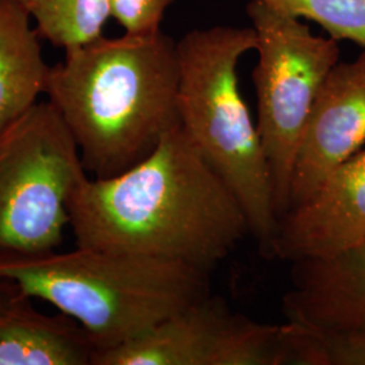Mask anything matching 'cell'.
Returning a JSON list of instances; mask_svg holds the SVG:
<instances>
[{
  "label": "cell",
  "instance_id": "1",
  "mask_svg": "<svg viewBox=\"0 0 365 365\" xmlns=\"http://www.w3.org/2000/svg\"><path fill=\"white\" fill-rule=\"evenodd\" d=\"M69 227L76 247L182 261L209 272L250 235L242 205L180 123L134 167L78 182Z\"/></svg>",
  "mask_w": 365,
  "mask_h": 365
},
{
  "label": "cell",
  "instance_id": "2",
  "mask_svg": "<svg viewBox=\"0 0 365 365\" xmlns=\"http://www.w3.org/2000/svg\"><path fill=\"white\" fill-rule=\"evenodd\" d=\"M178 45L163 30L102 36L52 66L48 101L66 122L88 176L108 179L149 156L178 111Z\"/></svg>",
  "mask_w": 365,
  "mask_h": 365
},
{
  "label": "cell",
  "instance_id": "3",
  "mask_svg": "<svg viewBox=\"0 0 365 365\" xmlns=\"http://www.w3.org/2000/svg\"><path fill=\"white\" fill-rule=\"evenodd\" d=\"M209 271L103 249L0 261V276L75 319L95 352L122 345L211 294Z\"/></svg>",
  "mask_w": 365,
  "mask_h": 365
},
{
  "label": "cell",
  "instance_id": "4",
  "mask_svg": "<svg viewBox=\"0 0 365 365\" xmlns=\"http://www.w3.org/2000/svg\"><path fill=\"white\" fill-rule=\"evenodd\" d=\"M253 27L212 26L176 42L178 111L182 129L232 188L261 255L272 259L277 229L274 190L256 123L240 86V60L256 49Z\"/></svg>",
  "mask_w": 365,
  "mask_h": 365
},
{
  "label": "cell",
  "instance_id": "5",
  "mask_svg": "<svg viewBox=\"0 0 365 365\" xmlns=\"http://www.w3.org/2000/svg\"><path fill=\"white\" fill-rule=\"evenodd\" d=\"M84 170L57 108L38 102L0 135V261L54 252Z\"/></svg>",
  "mask_w": 365,
  "mask_h": 365
},
{
  "label": "cell",
  "instance_id": "6",
  "mask_svg": "<svg viewBox=\"0 0 365 365\" xmlns=\"http://www.w3.org/2000/svg\"><path fill=\"white\" fill-rule=\"evenodd\" d=\"M247 15L256 30V128L268 164L277 220L288 210L289 185L300 140L315 98L339 61V42L314 36L309 25L260 0Z\"/></svg>",
  "mask_w": 365,
  "mask_h": 365
},
{
  "label": "cell",
  "instance_id": "7",
  "mask_svg": "<svg viewBox=\"0 0 365 365\" xmlns=\"http://www.w3.org/2000/svg\"><path fill=\"white\" fill-rule=\"evenodd\" d=\"M256 321L210 294L143 334L98 351L91 365H248Z\"/></svg>",
  "mask_w": 365,
  "mask_h": 365
},
{
  "label": "cell",
  "instance_id": "8",
  "mask_svg": "<svg viewBox=\"0 0 365 365\" xmlns=\"http://www.w3.org/2000/svg\"><path fill=\"white\" fill-rule=\"evenodd\" d=\"M364 146L363 51L353 61L333 66L315 98L294 164L288 210L307 200L333 170Z\"/></svg>",
  "mask_w": 365,
  "mask_h": 365
},
{
  "label": "cell",
  "instance_id": "9",
  "mask_svg": "<svg viewBox=\"0 0 365 365\" xmlns=\"http://www.w3.org/2000/svg\"><path fill=\"white\" fill-rule=\"evenodd\" d=\"M365 245V146L277 222L272 259H330Z\"/></svg>",
  "mask_w": 365,
  "mask_h": 365
},
{
  "label": "cell",
  "instance_id": "10",
  "mask_svg": "<svg viewBox=\"0 0 365 365\" xmlns=\"http://www.w3.org/2000/svg\"><path fill=\"white\" fill-rule=\"evenodd\" d=\"M283 297L287 321L365 330V245L330 259L291 262Z\"/></svg>",
  "mask_w": 365,
  "mask_h": 365
},
{
  "label": "cell",
  "instance_id": "11",
  "mask_svg": "<svg viewBox=\"0 0 365 365\" xmlns=\"http://www.w3.org/2000/svg\"><path fill=\"white\" fill-rule=\"evenodd\" d=\"M95 351L75 319L41 313L18 282L0 276V365H91Z\"/></svg>",
  "mask_w": 365,
  "mask_h": 365
},
{
  "label": "cell",
  "instance_id": "12",
  "mask_svg": "<svg viewBox=\"0 0 365 365\" xmlns=\"http://www.w3.org/2000/svg\"><path fill=\"white\" fill-rule=\"evenodd\" d=\"M39 38L16 0H0V135L46 95L52 66Z\"/></svg>",
  "mask_w": 365,
  "mask_h": 365
},
{
  "label": "cell",
  "instance_id": "13",
  "mask_svg": "<svg viewBox=\"0 0 365 365\" xmlns=\"http://www.w3.org/2000/svg\"><path fill=\"white\" fill-rule=\"evenodd\" d=\"M36 22L41 38L64 52L103 36L111 0H16Z\"/></svg>",
  "mask_w": 365,
  "mask_h": 365
},
{
  "label": "cell",
  "instance_id": "14",
  "mask_svg": "<svg viewBox=\"0 0 365 365\" xmlns=\"http://www.w3.org/2000/svg\"><path fill=\"white\" fill-rule=\"evenodd\" d=\"M289 16L322 27L327 37L351 41L365 51V0H260Z\"/></svg>",
  "mask_w": 365,
  "mask_h": 365
},
{
  "label": "cell",
  "instance_id": "15",
  "mask_svg": "<svg viewBox=\"0 0 365 365\" xmlns=\"http://www.w3.org/2000/svg\"><path fill=\"white\" fill-rule=\"evenodd\" d=\"M175 0H111V16L129 34H152Z\"/></svg>",
  "mask_w": 365,
  "mask_h": 365
},
{
  "label": "cell",
  "instance_id": "16",
  "mask_svg": "<svg viewBox=\"0 0 365 365\" xmlns=\"http://www.w3.org/2000/svg\"><path fill=\"white\" fill-rule=\"evenodd\" d=\"M315 329L324 345L327 365H365V330Z\"/></svg>",
  "mask_w": 365,
  "mask_h": 365
}]
</instances>
